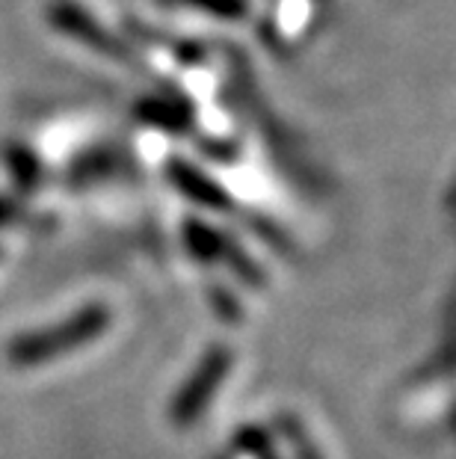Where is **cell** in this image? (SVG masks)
<instances>
[{
    "instance_id": "3957f363",
    "label": "cell",
    "mask_w": 456,
    "mask_h": 459,
    "mask_svg": "<svg viewBox=\"0 0 456 459\" xmlns=\"http://www.w3.org/2000/svg\"><path fill=\"white\" fill-rule=\"evenodd\" d=\"M51 24L60 27L63 33L81 39V42L90 45L92 51H101L107 56H116V60H131L128 48H125L119 39H113L99 22H95L90 13H86V9L69 4V0H60V4L51 6Z\"/></svg>"
},
{
    "instance_id": "6da1fadb",
    "label": "cell",
    "mask_w": 456,
    "mask_h": 459,
    "mask_svg": "<svg viewBox=\"0 0 456 459\" xmlns=\"http://www.w3.org/2000/svg\"><path fill=\"white\" fill-rule=\"evenodd\" d=\"M110 324H113V311L104 302H90V306L74 311V315L60 320V324L22 332L18 338L9 341L6 359L15 368H36L45 365V361H56L83 350L92 341H99L110 329Z\"/></svg>"
},
{
    "instance_id": "8992f818",
    "label": "cell",
    "mask_w": 456,
    "mask_h": 459,
    "mask_svg": "<svg viewBox=\"0 0 456 459\" xmlns=\"http://www.w3.org/2000/svg\"><path fill=\"white\" fill-rule=\"evenodd\" d=\"M13 217V208H9V202H0V222Z\"/></svg>"
},
{
    "instance_id": "7a4b0ae2",
    "label": "cell",
    "mask_w": 456,
    "mask_h": 459,
    "mask_svg": "<svg viewBox=\"0 0 456 459\" xmlns=\"http://www.w3.org/2000/svg\"><path fill=\"white\" fill-rule=\"evenodd\" d=\"M235 365V356L226 344H213L205 356H202L199 368L193 370L187 383L181 385L178 397L169 406V421L176 427H190L199 421V415L205 412L213 400V392L226 383L228 370Z\"/></svg>"
},
{
    "instance_id": "277c9868",
    "label": "cell",
    "mask_w": 456,
    "mask_h": 459,
    "mask_svg": "<svg viewBox=\"0 0 456 459\" xmlns=\"http://www.w3.org/2000/svg\"><path fill=\"white\" fill-rule=\"evenodd\" d=\"M169 178L172 184L184 193V196L196 199L199 204H205V208H228L231 199L228 193L219 187V184H213L208 175H202L199 169H193L190 163H181V160H172L169 166Z\"/></svg>"
},
{
    "instance_id": "5b68a950",
    "label": "cell",
    "mask_w": 456,
    "mask_h": 459,
    "mask_svg": "<svg viewBox=\"0 0 456 459\" xmlns=\"http://www.w3.org/2000/svg\"><path fill=\"white\" fill-rule=\"evenodd\" d=\"M184 4L205 9V13L217 15V18H244L249 13L246 0H184Z\"/></svg>"
}]
</instances>
